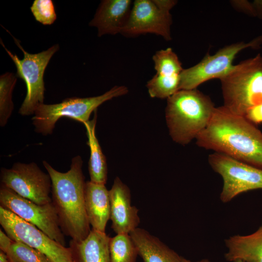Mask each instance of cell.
<instances>
[{
    "label": "cell",
    "instance_id": "4",
    "mask_svg": "<svg viewBox=\"0 0 262 262\" xmlns=\"http://www.w3.org/2000/svg\"><path fill=\"white\" fill-rule=\"evenodd\" d=\"M224 106L245 116L251 108L262 103V57L258 55L234 65L220 79Z\"/></svg>",
    "mask_w": 262,
    "mask_h": 262
},
{
    "label": "cell",
    "instance_id": "8",
    "mask_svg": "<svg viewBox=\"0 0 262 262\" xmlns=\"http://www.w3.org/2000/svg\"><path fill=\"white\" fill-rule=\"evenodd\" d=\"M0 204V206L34 225L52 239L66 246L64 234L52 202L44 205L37 204L1 185Z\"/></svg>",
    "mask_w": 262,
    "mask_h": 262
},
{
    "label": "cell",
    "instance_id": "24",
    "mask_svg": "<svg viewBox=\"0 0 262 262\" xmlns=\"http://www.w3.org/2000/svg\"><path fill=\"white\" fill-rule=\"evenodd\" d=\"M6 255L9 262H52L42 252L19 241H13Z\"/></svg>",
    "mask_w": 262,
    "mask_h": 262
},
{
    "label": "cell",
    "instance_id": "29",
    "mask_svg": "<svg viewBox=\"0 0 262 262\" xmlns=\"http://www.w3.org/2000/svg\"><path fill=\"white\" fill-rule=\"evenodd\" d=\"M0 262H9L7 255L2 251H0Z\"/></svg>",
    "mask_w": 262,
    "mask_h": 262
},
{
    "label": "cell",
    "instance_id": "28",
    "mask_svg": "<svg viewBox=\"0 0 262 262\" xmlns=\"http://www.w3.org/2000/svg\"><path fill=\"white\" fill-rule=\"evenodd\" d=\"M158 8L163 11L170 13V10L176 4L177 0H152Z\"/></svg>",
    "mask_w": 262,
    "mask_h": 262
},
{
    "label": "cell",
    "instance_id": "12",
    "mask_svg": "<svg viewBox=\"0 0 262 262\" xmlns=\"http://www.w3.org/2000/svg\"><path fill=\"white\" fill-rule=\"evenodd\" d=\"M170 13L162 11L151 0H136L121 34L134 36L153 33L169 41L171 39Z\"/></svg>",
    "mask_w": 262,
    "mask_h": 262
},
{
    "label": "cell",
    "instance_id": "9",
    "mask_svg": "<svg viewBox=\"0 0 262 262\" xmlns=\"http://www.w3.org/2000/svg\"><path fill=\"white\" fill-rule=\"evenodd\" d=\"M0 224L12 240L35 248L52 262H73L69 247L52 239L34 225L0 206Z\"/></svg>",
    "mask_w": 262,
    "mask_h": 262
},
{
    "label": "cell",
    "instance_id": "10",
    "mask_svg": "<svg viewBox=\"0 0 262 262\" xmlns=\"http://www.w3.org/2000/svg\"><path fill=\"white\" fill-rule=\"evenodd\" d=\"M0 181L1 185L37 204L52 202L49 196L51 190L50 177L34 162H17L10 168H2Z\"/></svg>",
    "mask_w": 262,
    "mask_h": 262
},
{
    "label": "cell",
    "instance_id": "30",
    "mask_svg": "<svg viewBox=\"0 0 262 262\" xmlns=\"http://www.w3.org/2000/svg\"><path fill=\"white\" fill-rule=\"evenodd\" d=\"M182 262H192L191 261L189 260L186 259L182 257ZM211 262L208 259H202V260H200L199 261H198L197 262Z\"/></svg>",
    "mask_w": 262,
    "mask_h": 262
},
{
    "label": "cell",
    "instance_id": "7",
    "mask_svg": "<svg viewBox=\"0 0 262 262\" xmlns=\"http://www.w3.org/2000/svg\"><path fill=\"white\" fill-rule=\"evenodd\" d=\"M208 162L222 178V202H229L243 193L262 189V169L217 152L209 155Z\"/></svg>",
    "mask_w": 262,
    "mask_h": 262
},
{
    "label": "cell",
    "instance_id": "27",
    "mask_svg": "<svg viewBox=\"0 0 262 262\" xmlns=\"http://www.w3.org/2000/svg\"><path fill=\"white\" fill-rule=\"evenodd\" d=\"M6 234L1 229H0V249L7 254L13 242Z\"/></svg>",
    "mask_w": 262,
    "mask_h": 262
},
{
    "label": "cell",
    "instance_id": "31",
    "mask_svg": "<svg viewBox=\"0 0 262 262\" xmlns=\"http://www.w3.org/2000/svg\"><path fill=\"white\" fill-rule=\"evenodd\" d=\"M233 262H244L241 260H236V261H234Z\"/></svg>",
    "mask_w": 262,
    "mask_h": 262
},
{
    "label": "cell",
    "instance_id": "19",
    "mask_svg": "<svg viewBox=\"0 0 262 262\" xmlns=\"http://www.w3.org/2000/svg\"><path fill=\"white\" fill-rule=\"evenodd\" d=\"M93 118L83 123L86 130L90 154L88 162V171L90 181L98 184H105L107 180L108 168L106 159L102 151L96 135L97 112L95 111Z\"/></svg>",
    "mask_w": 262,
    "mask_h": 262
},
{
    "label": "cell",
    "instance_id": "20",
    "mask_svg": "<svg viewBox=\"0 0 262 262\" xmlns=\"http://www.w3.org/2000/svg\"><path fill=\"white\" fill-rule=\"evenodd\" d=\"M110 262H136V247L130 234L120 233L110 238Z\"/></svg>",
    "mask_w": 262,
    "mask_h": 262
},
{
    "label": "cell",
    "instance_id": "2",
    "mask_svg": "<svg viewBox=\"0 0 262 262\" xmlns=\"http://www.w3.org/2000/svg\"><path fill=\"white\" fill-rule=\"evenodd\" d=\"M80 155L75 156L72 159L70 169L61 172L47 161H43L51 179V198L61 229L64 234L75 241L83 240L91 230L85 207L86 182Z\"/></svg>",
    "mask_w": 262,
    "mask_h": 262
},
{
    "label": "cell",
    "instance_id": "26",
    "mask_svg": "<svg viewBox=\"0 0 262 262\" xmlns=\"http://www.w3.org/2000/svg\"><path fill=\"white\" fill-rule=\"evenodd\" d=\"M245 117L255 125L262 123V103L249 109Z\"/></svg>",
    "mask_w": 262,
    "mask_h": 262
},
{
    "label": "cell",
    "instance_id": "23",
    "mask_svg": "<svg viewBox=\"0 0 262 262\" xmlns=\"http://www.w3.org/2000/svg\"><path fill=\"white\" fill-rule=\"evenodd\" d=\"M152 59L156 74L159 75L180 76L183 69L178 56L170 48L157 51Z\"/></svg>",
    "mask_w": 262,
    "mask_h": 262
},
{
    "label": "cell",
    "instance_id": "15",
    "mask_svg": "<svg viewBox=\"0 0 262 262\" xmlns=\"http://www.w3.org/2000/svg\"><path fill=\"white\" fill-rule=\"evenodd\" d=\"M85 207L92 229L105 232L110 217L109 190L105 184L86 181L84 190Z\"/></svg>",
    "mask_w": 262,
    "mask_h": 262
},
{
    "label": "cell",
    "instance_id": "18",
    "mask_svg": "<svg viewBox=\"0 0 262 262\" xmlns=\"http://www.w3.org/2000/svg\"><path fill=\"white\" fill-rule=\"evenodd\" d=\"M225 258L229 262H262V222L255 232L230 236L225 240Z\"/></svg>",
    "mask_w": 262,
    "mask_h": 262
},
{
    "label": "cell",
    "instance_id": "5",
    "mask_svg": "<svg viewBox=\"0 0 262 262\" xmlns=\"http://www.w3.org/2000/svg\"><path fill=\"white\" fill-rule=\"evenodd\" d=\"M128 88L115 86L102 95L88 98H71L56 104L40 105L32 117L35 131L43 135L51 134L57 121L62 117H69L84 123L89 120L93 112L106 101L126 95Z\"/></svg>",
    "mask_w": 262,
    "mask_h": 262
},
{
    "label": "cell",
    "instance_id": "6",
    "mask_svg": "<svg viewBox=\"0 0 262 262\" xmlns=\"http://www.w3.org/2000/svg\"><path fill=\"white\" fill-rule=\"evenodd\" d=\"M12 36L23 53L22 59L8 50L1 39L0 42L15 64L17 77L22 79L26 85V95L18 113L23 116L31 115H34L37 107L44 103V74L51 58L59 50V46L55 44L42 52L30 53L24 50L17 39Z\"/></svg>",
    "mask_w": 262,
    "mask_h": 262
},
{
    "label": "cell",
    "instance_id": "11",
    "mask_svg": "<svg viewBox=\"0 0 262 262\" xmlns=\"http://www.w3.org/2000/svg\"><path fill=\"white\" fill-rule=\"evenodd\" d=\"M260 38L248 43L239 42L227 46L214 54H208L197 64L183 69L180 74V90L196 89L201 83L213 79H220L233 67L237 54L246 48L256 46Z\"/></svg>",
    "mask_w": 262,
    "mask_h": 262
},
{
    "label": "cell",
    "instance_id": "16",
    "mask_svg": "<svg viewBox=\"0 0 262 262\" xmlns=\"http://www.w3.org/2000/svg\"><path fill=\"white\" fill-rule=\"evenodd\" d=\"M105 232L92 229L83 240H71L69 248L73 262H110L109 241Z\"/></svg>",
    "mask_w": 262,
    "mask_h": 262
},
{
    "label": "cell",
    "instance_id": "1",
    "mask_svg": "<svg viewBox=\"0 0 262 262\" xmlns=\"http://www.w3.org/2000/svg\"><path fill=\"white\" fill-rule=\"evenodd\" d=\"M196 140L201 148L262 169V132L245 116L224 106L215 108Z\"/></svg>",
    "mask_w": 262,
    "mask_h": 262
},
{
    "label": "cell",
    "instance_id": "17",
    "mask_svg": "<svg viewBox=\"0 0 262 262\" xmlns=\"http://www.w3.org/2000/svg\"><path fill=\"white\" fill-rule=\"evenodd\" d=\"M130 235L143 262H182V257L147 230L137 228Z\"/></svg>",
    "mask_w": 262,
    "mask_h": 262
},
{
    "label": "cell",
    "instance_id": "21",
    "mask_svg": "<svg viewBox=\"0 0 262 262\" xmlns=\"http://www.w3.org/2000/svg\"><path fill=\"white\" fill-rule=\"evenodd\" d=\"M17 76L12 72H6L0 77V126L4 127L14 110L12 92Z\"/></svg>",
    "mask_w": 262,
    "mask_h": 262
},
{
    "label": "cell",
    "instance_id": "22",
    "mask_svg": "<svg viewBox=\"0 0 262 262\" xmlns=\"http://www.w3.org/2000/svg\"><path fill=\"white\" fill-rule=\"evenodd\" d=\"M180 75L163 76L155 74L149 80L146 86L152 98H166L180 90Z\"/></svg>",
    "mask_w": 262,
    "mask_h": 262
},
{
    "label": "cell",
    "instance_id": "3",
    "mask_svg": "<svg viewBox=\"0 0 262 262\" xmlns=\"http://www.w3.org/2000/svg\"><path fill=\"white\" fill-rule=\"evenodd\" d=\"M215 107L210 98L197 90H180L167 99L165 116L170 136L185 145L207 126Z\"/></svg>",
    "mask_w": 262,
    "mask_h": 262
},
{
    "label": "cell",
    "instance_id": "25",
    "mask_svg": "<svg viewBox=\"0 0 262 262\" xmlns=\"http://www.w3.org/2000/svg\"><path fill=\"white\" fill-rule=\"evenodd\" d=\"M30 9L35 20L43 25H51L57 18L53 2L51 0H35Z\"/></svg>",
    "mask_w": 262,
    "mask_h": 262
},
{
    "label": "cell",
    "instance_id": "14",
    "mask_svg": "<svg viewBox=\"0 0 262 262\" xmlns=\"http://www.w3.org/2000/svg\"><path fill=\"white\" fill-rule=\"evenodd\" d=\"M130 0H104L89 25L98 29V36L121 33L131 10Z\"/></svg>",
    "mask_w": 262,
    "mask_h": 262
},
{
    "label": "cell",
    "instance_id": "13",
    "mask_svg": "<svg viewBox=\"0 0 262 262\" xmlns=\"http://www.w3.org/2000/svg\"><path fill=\"white\" fill-rule=\"evenodd\" d=\"M112 228L116 234H130L140 223L138 209L131 203V191L118 177L109 190Z\"/></svg>",
    "mask_w": 262,
    "mask_h": 262
}]
</instances>
